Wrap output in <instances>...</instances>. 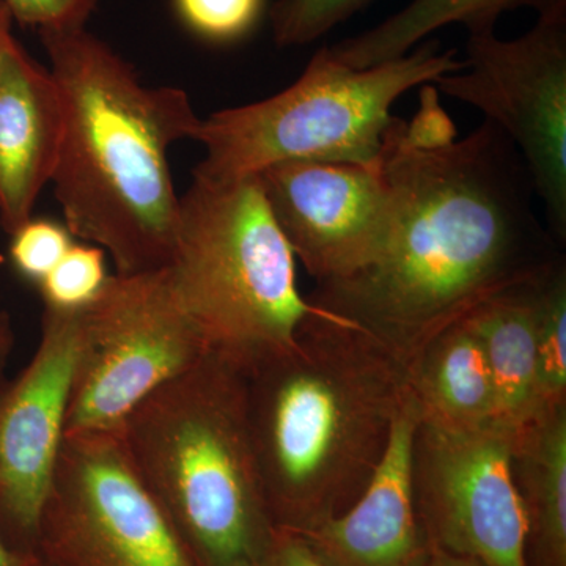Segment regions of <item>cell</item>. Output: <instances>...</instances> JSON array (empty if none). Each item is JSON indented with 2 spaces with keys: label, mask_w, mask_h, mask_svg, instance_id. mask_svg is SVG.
<instances>
[{
  "label": "cell",
  "mask_w": 566,
  "mask_h": 566,
  "mask_svg": "<svg viewBox=\"0 0 566 566\" xmlns=\"http://www.w3.org/2000/svg\"><path fill=\"white\" fill-rule=\"evenodd\" d=\"M539 416L566 408V260L531 283Z\"/></svg>",
  "instance_id": "19"
},
{
  "label": "cell",
  "mask_w": 566,
  "mask_h": 566,
  "mask_svg": "<svg viewBox=\"0 0 566 566\" xmlns=\"http://www.w3.org/2000/svg\"><path fill=\"white\" fill-rule=\"evenodd\" d=\"M175 13L192 35L212 44H233L255 31L266 0H172Z\"/></svg>",
  "instance_id": "22"
},
{
  "label": "cell",
  "mask_w": 566,
  "mask_h": 566,
  "mask_svg": "<svg viewBox=\"0 0 566 566\" xmlns=\"http://www.w3.org/2000/svg\"><path fill=\"white\" fill-rule=\"evenodd\" d=\"M463 66L433 39L367 69L346 66L323 46L285 91L200 120L192 140L207 155L192 177L243 180L286 161L378 164L394 104Z\"/></svg>",
  "instance_id": "6"
},
{
  "label": "cell",
  "mask_w": 566,
  "mask_h": 566,
  "mask_svg": "<svg viewBox=\"0 0 566 566\" xmlns=\"http://www.w3.org/2000/svg\"><path fill=\"white\" fill-rule=\"evenodd\" d=\"M408 386L420 423L455 433L493 427L494 387L482 344L468 319L452 324L417 354Z\"/></svg>",
  "instance_id": "15"
},
{
  "label": "cell",
  "mask_w": 566,
  "mask_h": 566,
  "mask_svg": "<svg viewBox=\"0 0 566 566\" xmlns=\"http://www.w3.org/2000/svg\"><path fill=\"white\" fill-rule=\"evenodd\" d=\"M80 312L44 307L31 363L0 392V534L24 554H36L65 439Z\"/></svg>",
  "instance_id": "12"
},
{
  "label": "cell",
  "mask_w": 566,
  "mask_h": 566,
  "mask_svg": "<svg viewBox=\"0 0 566 566\" xmlns=\"http://www.w3.org/2000/svg\"><path fill=\"white\" fill-rule=\"evenodd\" d=\"M534 281L495 294L465 316L482 344L493 381V428L510 438L539 417Z\"/></svg>",
  "instance_id": "16"
},
{
  "label": "cell",
  "mask_w": 566,
  "mask_h": 566,
  "mask_svg": "<svg viewBox=\"0 0 566 566\" xmlns=\"http://www.w3.org/2000/svg\"><path fill=\"white\" fill-rule=\"evenodd\" d=\"M256 177L294 259L316 283L348 277L381 251L394 216L381 163L286 161Z\"/></svg>",
  "instance_id": "11"
},
{
  "label": "cell",
  "mask_w": 566,
  "mask_h": 566,
  "mask_svg": "<svg viewBox=\"0 0 566 566\" xmlns=\"http://www.w3.org/2000/svg\"><path fill=\"white\" fill-rule=\"evenodd\" d=\"M464 66L436 91L475 107L526 164L546 227L566 243V10L536 17L517 39L468 33Z\"/></svg>",
  "instance_id": "9"
},
{
  "label": "cell",
  "mask_w": 566,
  "mask_h": 566,
  "mask_svg": "<svg viewBox=\"0 0 566 566\" xmlns=\"http://www.w3.org/2000/svg\"><path fill=\"white\" fill-rule=\"evenodd\" d=\"M107 279L106 252L98 245L73 243L61 262L36 286L44 307L81 311L102 292Z\"/></svg>",
  "instance_id": "20"
},
{
  "label": "cell",
  "mask_w": 566,
  "mask_h": 566,
  "mask_svg": "<svg viewBox=\"0 0 566 566\" xmlns=\"http://www.w3.org/2000/svg\"><path fill=\"white\" fill-rule=\"evenodd\" d=\"M14 337L13 322L11 316L6 311H0V392L6 387L9 379H7V370H9V363L11 353H13Z\"/></svg>",
  "instance_id": "26"
},
{
  "label": "cell",
  "mask_w": 566,
  "mask_h": 566,
  "mask_svg": "<svg viewBox=\"0 0 566 566\" xmlns=\"http://www.w3.org/2000/svg\"><path fill=\"white\" fill-rule=\"evenodd\" d=\"M375 0H275L271 31L279 48H300L327 35Z\"/></svg>",
  "instance_id": "21"
},
{
  "label": "cell",
  "mask_w": 566,
  "mask_h": 566,
  "mask_svg": "<svg viewBox=\"0 0 566 566\" xmlns=\"http://www.w3.org/2000/svg\"><path fill=\"white\" fill-rule=\"evenodd\" d=\"M39 554H24L14 549L0 534V566H29Z\"/></svg>",
  "instance_id": "27"
},
{
  "label": "cell",
  "mask_w": 566,
  "mask_h": 566,
  "mask_svg": "<svg viewBox=\"0 0 566 566\" xmlns=\"http://www.w3.org/2000/svg\"><path fill=\"white\" fill-rule=\"evenodd\" d=\"M13 17H11V11L6 3L0 0V51H2L3 44L6 41L10 39L13 33H11V28H13Z\"/></svg>",
  "instance_id": "29"
},
{
  "label": "cell",
  "mask_w": 566,
  "mask_h": 566,
  "mask_svg": "<svg viewBox=\"0 0 566 566\" xmlns=\"http://www.w3.org/2000/svg\"><path fill=\"white\" fill-rule=\"evenodd\" d=\"M379 163L394 200L381 251L348 277L316 283L307 301L408 371L447 327L565 255L535 212L513 142L488 120L458 137L433 85L411 120L392 118Z\"/></svg>",
  "instance_id": "1"
},
{
  "label": "cell",
  "mask_w": 566,
  "mask_h": 566,
  "mask_svg": "<svg viewBox=\"0 0 566 566\" xmlns=\"http://www.w3.org/2000/svg\"><path fill=\"white\" fill-rule=\"evenodd\" d=\"M120 433L200 564H262L277 527L253 453L243 370L208 352L137 406Z\"/></svg>",
  "instance_id": "4"
},
{
  "label": "cell",
  "mask_w": 566,
  "mask_h": 566,
  "mask_svg": "<svg viewBox=\"0 0 566 566\" xmlns=\"http://www.w3.org/2000/svg\"><path fill=\"white\" fill-rule=\"evenodd\" d=\"M419 423L409 390L364 493L340 515L297 534L327 566H427L433 549L412 491V442Z\"/></svg>",
  "instance_id": "13"
},
{
  "label": "cell",
  "mask_w": 566,
  "mask_h": 566,
  "mask_svg": "<svg viewBox=\"0 0 566 566\" xmlns=\"http://www.w3.org/2000/svg\"><path fill=\"white\" fill-rule=\"evenodd\" d=\"M512 438L419 423L412 491L431 549L482 566L526 565V516L512 471Z\"/></svg>",
  "instance_id": "10"
},
{
  "label": "cell",
  "mask_w": 566,
  "mask_h": 566,
  "mask_svg": "<svg viewBox=\"0 0 566 566\" xmlns=\"http://www.w3.org/2000/svg\"><path fill=\"white\" fill-rule=\"evenodd\" d=\"M29 566H52V565L48 564V562L44 560V558L36 556L35 558H33L32 564Z\"/></svg>",
  "instance_id": "30"
},
{
  "label": "cell",
  "mask_w": 566,
  "mask_h": 566,
  "mask_svg": "<svg viewBox=\"0 0 566 566\" xmlns=\"http://www.w3.org/2000/svg\"><path fill=\"white\" fill-rule=\"evenodd\" d=\"M63 134V103L51 71L13 35L0 51V226L17 232L51 182Z\"/></svg>",
  "instance_id": "14"
},
{
  "label": "cell",
  "mask_w": 566,
  "mask_h": 566,
  "mask_svg": "<svg viewBox=\"0 0 566 566\" xmlns=\"http://www.w3.org/2000/svg\"><path fill=\"white\" fill-rule=\"evenodd\" d=\"M520 9L534 10L536 17H542L566 10V0H411L375 28L327 50L346 66L367 69L403 57L450 25H463L468 33L495 31L505 13Z\"/></svg>",
  "instance_id": "18"
},
{
  "label": "cell",
  "mask_w": 566,
  "mask_h": 566,
  "mask_svg": "<svg viewBox=\"0 0 566 566\" xmlns=\"http://www.w3.org/2000/svg\"><path fill=\"white\" fill-rule=\"evenodd\" d=\"M510 453L526 516V565L566 566V408L513 434Z\"/></svg>",
  "instance_id": "17"
},
{
  "label": "cell",
  "mask_w": 566,
  "mask_h": 566,
  "mask_svg": "<svg viewBox=\"0 0 566 566\" xmlns=\"http://www.w3.org/2000/svg\"><path fill=\"white\" fill-rule=\"evenodd\" d=\"M427 566H482L471 558L453 556V554L442 553L433 549Z\"/></svg>",
  "instance_id": "28"
},
{
  "label": "cell",
  "mask_w": 566,
  "mask_h": 566,
  "mask_svg": "<svg viewBox=\"0 0 566 566\" xmlns=\"http://www.w3.org/2000/svg\"><path fill=\"white\" fill-rule=\"evenodd\" d=\"M207 353L166 268L109 275L80 312L65 436L122 431L137 406Z\"/></svg>",
  "instance_id": "7"
},
{
  "label": "cell",
  "mask_w": 566,
  "mask_h": 566,
  "mask_svg": "<svg viewBox=\"0 0 566 566\" xmlns=\"http://www.w3.org/2000/svg\"><path fill=\"white\" fill-rule=\"evenodd\" d=\"M73 243V234L65 226L48 219H29L11 233V263L22 277L39 285Z\"/></svg>",
  "instance_id": "23"
},
{
  "label": "cell",
  "mask_w": 566,
  "mask_h": 566,
  "mask_svg": "<svg viewBox=\"0 0 566 566\" xmlns=\"http://www.w3.org/2000/svg\"><path fill=\"white\" fill-rule=\"evenodd\" d=\"M249 430L268 509L282 531H312L364 493L409 392L403 365L315 307L296 340L245 371Z\"/></svg>",
  "instance_id": "3"
},
{
  "label": "cell",
  "mask_w": 566,
  "mask_h": 566,
  "mask_svg": "<svg viewBox=\"0 0 566 566\" xmlns=\"http://www.w3.org/2000/svg\"><path fill=\"white\" fill-rule=\"evenodd\" d=\"M36 554L52 566H203L137 474L120 431L65 436Z\"/></svg>",
  "instance_id": "8"
},
{
  "label": "cell",
  "mask_w": 566,
  "mask_h": 566,
  "mask_svg": "<svg viewBox=\"0 0 566 566\" xmlns=\"http://www.w3.org/2000/svg\"><path fill=\"white\" fill-rule=\"evenodd\" d=\"M260 566H327L303 536L277 528V534Z\"/></svg>",
  "instance_id": "25"
},
{
  "label": "cell",
  "mask_w": 566,
  "mask_h": 566,
  "mask_svg": "<svg viewBox=\"0 0 566 566\" xmlns=\"http://www.w3.org/2000/svg\"><path fill=\"white\" fill-rule=\"evenodd\" d=\"M39 33L63 103L51 182L66 229L109 253L117 274L164 270L180 210L169 150L193 139L202 118L188 93L142 84L87 29Z\"/></svg>",
  "instance_id": "2"
},
{
  "label": "cell",
  "mask_w": 566,
  "mask_h": 566,
  "mask_svg": "<svg viewBox=\"0 0 566 566\" xmlns=\"http://www.w3.org/2000/svg\"><path fill=\"white\" fill-rule=\"evenodd\" d=\"M11 17L24 28L63 31L85 28L99 0H2Z\"/></svg>",
  "instance_id": "24"
},
{
  "label": "cell",
  "mask_w": 566,
  "mask_h": 566,
  "mask_svg": "<svg viewBox=\"0 0 566 566\" xmlns=\"http://www.w3.org/2000/svg\"><path fill=\"white\" fill-rule=\"evenodd\" d=\"M166 271L208 352L244 374L292 348L301 324L315 312L297 289L296 259L259 177H192L180 197Z\"/></svg>",
  "instance_id": "5"
}]
</instances>
